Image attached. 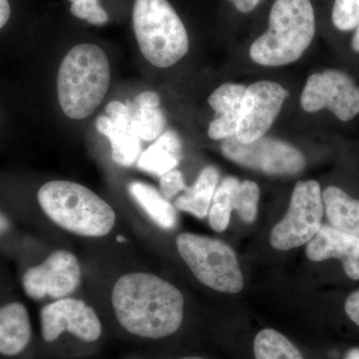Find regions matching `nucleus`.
Wrapping results in <instances>:
<instances>
[{"label": "nucleus", "mask_w": 359, "mask_h": 359, "mask_svg": "<svg viewBox=\"0 0 359 359\" xmlns=\"http://www.w3.org/2000/svg\"><path fill=\"white\" fill-rule=\"evenodd\" d=\"M118 323L129 334L160 339L174 334L184 318V297L167 280L148 273H129L111 294Z\"/></svg>", "instance_id": "f257e3e1"}, {"label": "nucleus", "mask_w": 359, "mask_h": 359, "mask_svg": "<svg viewBox=\"0 0 359 359\" xmlns=\"http://www.w3.org/2000/svg\"><path fill=\"white\" fill-rule=\"evenodd\" d=\"M316 28L311 0H275L268 29L250 46V58L268 67L295 62L313 42Z\"/></svg>", "instance_id": "f03ea898"}, {"label": "nucleus", "mask_w": 359, "mask_h": 359, "mask_svg": "<svg viewBox=\"0 0 359 359\" xmlns=\"http://www.w3.org/2000/svg\"><path fill=\"white\" fill-rule=\"evenodd\" d=\"M109 85L110 65L105 52L94 44L76 45L59 68L61 109L70 119H85L102 102Z\"/></svg>", "instance_id": "7ed1b4c3"}, {"label": "nucleus", "mask_w": 359, "mask_h": 359, "mask_svg": "<svg viewBox=\"0 0 359 359\" xmlns=\"http://www.w3.org/2000/svg\"><path fill=\"white\" fill-rule=\"evenodd\" d=\"M45 215L63 230L88 238L105 237L114 228L113 208L93 191L69 181H50L39 189Z\"/></svg>", "instance_id": "20e7f679"}, {"label": "nucleus", "mask_w": 359, "mask_h": 359, "mask_svg": "<svg viewBox=\"0 0 359 359\" xmlns=\"http://www.w3.org/2000/svg\"><path fill=\"white\" fill-rule=\"evenodd\" d=\"M133 27L142 55L156 67L176 65L190 48L185 25L168 0H135Z\"/></svg>", "instance_id": "39448f33"}, {"label": "nucleus", "mask_w": 359, "mask_h": 359, "mask_svg": "<svg viewBox=\"0 0 359 359\" xmlns=\"http://www.w3.org/2000/svg\"><path fill=\"white\" fill-rule=\"evenodd\" d=\"M180 256L203 285L226 294H238L244 278L230 245L217 238L184 233L176 240Z\"/></svg>", "instance_id": "423d86ee"}, {"label": "nucleus", "mask_w": 359, "mask_h": 359, "mask_svg": "<svg viewBox=\"0 0 359 359\" xmlns=\"http://www.w3.org/2000/svg\"><path fill=\"white\" fill-rule=\"evenodd\" d=\"M323 215L320 184L314 180L297 182L287 214L271 230V247L290 250L306 244L320 231Z\"/></svg>", "instance_id": "0eeeda50"}, {"label": "nucleus", "mask_w": 359, "mask_h": 359, "mask_svg": "<svg viewBox=\"0 0 359 359\" xmlns=\"http://www.w3.org/2000/svg\"><path fill=\"white\" fill-rule=\"evenodd\" d=\"M301 105L306 112L327 109L340 121L349 122L359 115V86L344 71L313 73L302 90Z\"/></svg>", "instance_id": "6e6552de"}, {"label": "nucleus", "mask_w": 359, "mask_h": 359, "mask_svg": "<svg viewBox=\"0 0 359 359\" xmlns=\"http://www.w3.org/2000/svg\"><path fill=\"white\" fill-rule=\"evenodd\" d=\"M221 150L231 162L266 174H297L306 166V159L297 148L269 137L245 144L233 136L223 141Z\"/></svg>", "instance_id": "1a4fd4ad"}, {"label": "nucleus", "mask_w": 359, "mask_h": 359, "mask_svg": "<svg viewBox=\"0 0 359 359\" xmlns=\"http://www.w3.org/2000/svg\"><path fill=\"white\" fill-rule=\"evenodd\" d=\"M287 96L289 92L282 85L269 80L248 86L241 105L236 138L248 144L264 137L280 114Z\"/></svg>", "instance_id": "9d476101"}, {"label": "nucleus", "mask_w": 359, "mask_h": 359, "mask_svg": "<svg viewBox=\"0 0 359 359\" xmlns=\"http://www.w3.org/2000/svg\"><path fill=\"white\" fill-rule=\"evenodd\" d=\"M40 321L42 339L46 342L55 341L63 332H69L84 342H95L102 334L96 311L86 302L73 297H63L45 306Z\"/></svg>", "instance_id": "9b49d317"}, {"label": "nucleus", "mask_w": 359, "mask_h": 359, "mask_svg": "<svg viewBox=\"0 0 359 359\" xmlns=\"http://www.w3.org/2000/svg\"><path fill=\"white\" fill-rule=\"evenodd\" d=\"M105 111L108 116L97 118V131L110 141L113 161L120 166L131 167L141 155V139L132 124L131 108L127 102L113 101Z\"/></svg>", "instance_id": "f8f14e48"}, {"label": "nucleus", "mask_w": 359, "mask_h": 359, "mask_svg": "<svg viewBox=\"0 0 359 359\" xmlns=\"http://www.w3.org/2000/svg\"><path fill=\"white\" fill-rule=\"evenodd\" d=\"M306 256L313 262L339 259L349 278L359 280V237L337 230L332 226H321L308 243Z\"/></svg>", "instance_id": "ddd939ff"}, {"label": "nucleus", "mask_w": 359, "mask_h": 359, "mask_svg": "<svg viewBox=\"0 0 359 359\" xmlns=\"http://www.w3.org/2000/svg\"><path fill=\"white\" fill-rule=\"evenodd\" d=\"M245 88L243 84L224 83L210 95L208 102L216 113L208 129L212 140L224 141L235 136Z\"/></svg>", "instance_id": "4468645a"}, {"label": "nucleus", "mask_w": 359, "mask_h": 359, "mask_svg": "<svg viewBox=\"0 0 359 359\" xmlns=\"http://www.w3.org/2000/svg\"><path fill=\"white\" fill-rule=\"evenodd\" d=\"M43 278L47 297L60 299L72 294L81 282V266L77 257L68 250L52 252L39 264Z\"/></svg>", "instance_id": "2eb2a0df"}, {"label": "nucleus", "mask_w": 359, "mask_h": 359, "mask_svg": "<svg viewBox=\"0 0 359 359\" xmlns=\"http://www.w3.org/2000/svg\"><path fill=\"white\" fill-rule=\"evenodd\" d=\"M32 325L27 309L20 302L0 308V353L18 355L29 344Z\"/></svg>", "instance_id": "dca6fc26"}, {"label": "nucleus", "mask_w": 359, "mask_h": 359, "mask_svg": "<svg viewBox=\"0 0 359 359\" xmlns=\"http://www.w3.org/2000/svg\"><path fill=\"white\" fill-rule=\"evenodd\" d=\"M161 99L156 92L146 91L128 101L132 124L141 140L153 142L166 131V117L160 108Z\"/></svg>", "instance_id": "f3484780"}, {"label": "nucleus", "mask_w": 359, "mask_h": 359, "mask_svg": "<svg viewBox=\"0 0 359 359\" xmlns=\"http://www.w3.org/2000/svg\"><path fill=\"white\" fill-rule=\"evenodd\" d=\"M182 159V142L173 130H167L144 151L137 161L142 171L163 176L178 166Z\"/></svg>", "instance_id": "a211bd4d"}, {"label": "nucleus", "mask_w": 359, "mask_h": 359, "mask_svg": "<svg viewBox=\"0 0 359 359\" xmlns=\"http://www.w3.org/2000/svg\"><path fill=\"white\" fill-rule=\"evenodd\" d=\"M323 201L330 226L359 237V200L339 187L328 186L323 192Z\"/></svg>", "instance_id": "6ab92c4d"}, {"label": "nucleus", "mask_w": 359, "mask_h": 359, "mask_svg": "<svg viewBox=\"0 0 359 359\" xmlns=\"http://www.w3.org/2000/svg\"><path fill=\"white\" fill-rule=\"evenodd\" d=\"M219 180V173L216 167H205L195 184L190 188L188 187L183 195L175 200V208L180 211L190 212L197 218L204 219L209 214Z\"/></svg>", "instance_id": "aec40b11"}, {"label": "nucleus", "mask_w": 359, "mask_h": 359, "mask_svg": "<svg viewBox=\"0 0 359 359\" xmlns=\"http://www.w3.org/2000/svg\"><path fill=\"white\" fill-rule=\"evenodd\" d=\"M128 190L132 198L158 226L172 230L177 226L176 209L154 187L136 181L130 184Z\"/></svg>", "instance_id": "412c9836"}, {"label": "nucleus", "mask_w": 359, "mask_h": 359, "mask_svg": "<svg viewBox=\"0 0 359 359\" xmlns=\"http://www.w3.org/2000/svg\"><path fill=\"white\" fill-rule=\"evenodd\" d=\"M254 353L256 359H304L290 339L271 328H264L257 334Z\"/></svg>", "instance_id": "4be33fe9"}, {"label": "nucleus", "mask_w": 359, "mask_h": 359, "mask_svg": "<svg viewBox=\"0 0 359 359\" xmlns=\"http://www.w3.org/2000/svg\"><path fill=\"white\" fill-rule=\"evenodd\" d=\"M240 181L236 177H226L217 188L209 211L210 226L212 230L224 231L230 224L233 211V199Z\"/></svg>", "instance_id": "5701e85b"}, {"label": "nucleus", "mask_w": 359, "mask_h": 359, "mask_svg": "<svg viewBox=\"0 0 359 359\" xmlns=\"http://www.w3.org/2000/svg\"><path fill=\"white\" fill-rule=\"evenodd\" d=\"M259 200V188L252 181H243L238 184L233 199V210L247 224L254 223L257 219V204Z\"/></svg>", "instance_id": "b1692460"}, {"label": "nucleus", "mask_w": 359, "mask_h": 359, "mask_svg": "<svg viewBox=\"0 0 359 359\" xmlns=\"http://www.w3.org/2000/svg\"><path fill=\"white\" fill-rule=\"evenodd\" d=\"M332 18L340 32L355 30L359 25V0H334Z\"/></svg>", "instance_id": "393cba45"}, {"label": "nucleus", "mask_w": 359, "mask_h": 359, "mask_svg": "<svg viewBox=\"0 0 359 359\" xmlns=\"http://www.w3.org/2000/svg\"><path fill=\"white\" fill-rule=\"evenodd\" d=\"M70 11L75 18L88 21L90 25H103L109 20L108 13L99 4V0H69Z\"/></svg>", "instance_id": "a878e982"}, {"label": "nucleus", "mask_w": 359, "mask_h": 359, "mask_svg": "<svg viewBox=\"0 0 359 359\" xmlns=\"http://www.w3.org/2000/svg\"><path fill=\"white\" fill-rule=\"evenodd\" d=\"M187 188L183 174L178 170H172L160 177L161 194L168 200L174 199L180 193L185 192Z\"/></svg>", "instance_id": "bb28decb"}, {"label": "nucleus", "mask_w": 359, "mask_h": 359, "mask_svg": "<svg viewBox=\"0 0 359 359\" xmlns=\"http://www.w3.org/2000/svg\"><path fill=\"white\" fill-rule=\"evenodd\" d=\"M344 309L347 316L359 327V290L347 297Z\"/></svg>", "instance_id": "cd10ccee"}, {"label": "nucleus", "mask_w": 359, "mask_h": 359, "mask_svg": "<svg viewBox=\"0 0 359 359\" xmlns=\"http://www.w3.org/2000/svg\"><path fill=\"white\" fill-rule=\"evenodd\" d=\"M229 2L233 4L237 11L243 13H250L259 6L261 0H228Z\"/></svg>", "instance_id": "c85d7f7f"}, {"label": "nucleus", "mask_w": 359, "mask_h": 359, "mask_svg": "<svg viewBox=\"0 0 359 359\" xmlns=\"http://www.w3.org/2000/svg\"><path fill=\"white\" fill-rule=\"evenodd\" d=\"M11 6L9 0H0V29L11 20Z\"/></svg>", "instance_id": "c756f323"}, {"label": "nucleus", "mask_w": 359, "mask_h": 359, "mask_svg": "<svg viewBox=\"0 0 359 359\" xmlns=\"http://www.w3.org/2000/svg\"><path fill=\"white\" fill-rule=\"evenodd\" d=\"M11 228V223L8 219L6 218V215L0 212V236L4 235Z\"/></svg>", "instance_id": "7c9ffc66"}, {"label": "nucleus", "mask_w": 359, "mask_h": 359, "mask_svg": "<svg viewBox=\"0 0 359 359\" xmlns=\"http://www.w3.org/2000/svg\"><path fill=\"white\" fill-rule=\"evenodd\" d=\"M351 48L353 49V51H355L356 53H359V25L358 27L354 30L353 39H351Z\"/></svg>", "instance_id": "2f4dec72"}, {"label": "nucleus", "mask_w": 359, "mask_h": 359, "mask_svg": "<svg viewBox=\"0 0 359 359\" xmlns=\"http://www.w3.org/2000/svg\"><path fill=\"white\" fill-rule=\"evenodd\" d=\"M344 359H359V347H353L347 351Z\"/></svg>", "instance_id": "473e14b6"}, {"label": "nucleus", "mask_w": 359, "mask_h": 359, "mask_svg": "<svg viewBox=\"0 0 359 359\" xmlns=\"http://www.w3.org/2000/svg\"><path fill=\"white\" fill-rule=\"evenodd\" d=\"M179 359H205L203 358H198V356H186V358H182Z\"/></svg>", "instance_id": "72a5a7b5"}]
</instances>
